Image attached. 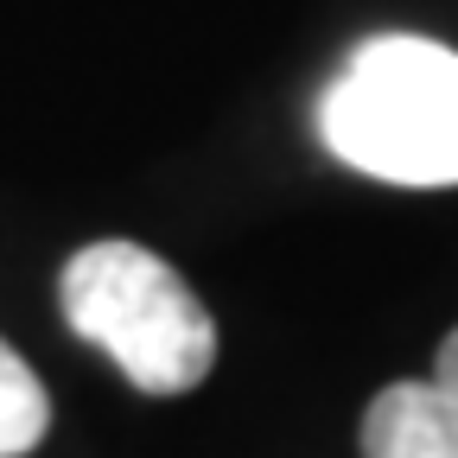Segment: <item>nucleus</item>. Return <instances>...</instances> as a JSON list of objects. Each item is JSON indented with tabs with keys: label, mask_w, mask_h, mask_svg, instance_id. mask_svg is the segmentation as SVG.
I'll list each match as a JSON object with an SVG mask.
<instances>
[{
	"label": "nucleus",
	"mask_w": 458,
	"mask_h": 458,
	"mask_svg": "<svg viewBox=\"0 0 458 458\" xmlns=\"http://www.w3.org/2000/svg\"><path fill=\"white\" fill-rule=\"evenodd\" d=\"M318 134L382 185H458V51L414 32L357 45L318 102Z\"/></svg>",
	"instance_id": "obj_1"
},
{
	"label": "nucleus",
	"mask_w": 458,
	"mask_h": 458,
	"mask_svg": "<svg viewBox=\"0 0 458 458\" xmlns=\"http://www.w3.org/2000/svg\"><path fill=\"white\" fill-rule=\"evenodd\" d=\"M363 458H458V414L433 382H388L363 414Z\"/></svg>",
	"instance_id": "obj_3"
},
{
	"label": "nucleus",
	"mask_w": 458,
	"mask_h": 458,
	"mask_svg": "<svg viewBox=\"0 0 458 458\" xmlns=\"http://www.w3.org/2000/svg\"><path fill=\"white\" fill-rule=\"evenodd\" d=\"M64 318L83 344L114 357L140 394H185L216 363V325L191 280L140 242H89L57 280Z\"/></svg>",
	"instance_id": "obj_2"
},
{
	"label": "nucleus",
	"mask_w": 458,
	"mask_h": 458,
	"mask_svg": "<svg viewBox=\"0 0 458 458\" xmlns=\"http://www.w3.org/2000/svg\"><path fill=\"white\" fill-rule=\"evenodd\" d=\"M433 388H439V401L458 414V331L439 344V363H433Z\"/></svg>",
	"instance_id": "obj_5"
},
{
	"label": "nucleus",
	"mask_w": 458,
	"mask_h": 458,
	"mask_svg": "<svg viewBox=\"0 0 458 458\" xmlns=\"http://www.w3.org/2000/svg\"><path fill=\"white\" fill-rule=\"evenodd\" d=\"M45 427H51V401L26 369V357L0 337V458H26L45 439Z\"/></svg>",
	"instance_id": "obj_4"
}]
</instances>
